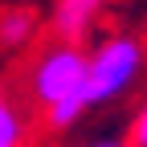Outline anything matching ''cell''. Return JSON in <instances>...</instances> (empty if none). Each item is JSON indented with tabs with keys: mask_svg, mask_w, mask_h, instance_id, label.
I'll return each instance as SVG.
<instances>
[{
	"mask_svg": "<svg viewBox=\"0 0 147 147\" xmlns=\"http://www.w3.org/2000/svg\"><path fill=\"white\" fill-rule=\"evenodd\" d=\"M143 69V49L135 37H110L86 57V78H82V102L94 106L106 98H119Z\"/></svg>",
	"mask_w": 147,
	"mask_h": 147,
	"instance_id": "1",
	"label": "cell"
},
{
	"mask_svg": "<svg viewBox=\"0 0 147 147\" xmlns=\"http://www.w3.org/2000/svg\"><path fill=\"white\" fill-rule=\"evenodd\" d=\"M82 78H86V53L78 45H57V49H49V53L37 57L33 94L45 106H57V102H69V98L82 102Z\"/></svg>",
	"mask_w": 147,
	"mask_h": 147,
	"instance_id": "2",
	"label": "cell"
},
{
	"mask_svg": "<svg viewBox=\"0 0 147 147\" xmlns=\"http://www.w3.org/2000/svg\"><path fill=\"white\" fill-rule=\"evenodd\" d=\"M106 0H57V8H53V29H57L65 41L74 37H82L90 29V21L98 16V8Z\"/></svg>",
	"mask_w": 147,
	"mask_h": 147,
	"instance_id": "3",
	"label": "cell"
},
{
	"mask_svg": "<svg viewBox=\"0 0 147 147\" xmlns=\"http://www.w3.org/2000/svg\"><path fill=\"white\" fill-rule=\"evenodd\" d=\"M37 33V16L29 8H8V12H0V45H21L29 41V37Z\"/></svg>",
	"mask_w": 147,
	"mask_h": 147,
	"instance_id": "4",
	"label": "cell"
},
{
	"mask_svg": "<svg viewBox=\"0 0 147 147\" xmlns=\"http://www.w3.org/2000/svg\"><path fill=\"white\" fill-rule=\"evenodd\" d=\"M21 115L8 102H0V147H21Z\"/></svg>",
	"mask_w": 147,
	"mask_h": 147,
	"instance_id": "5",
	"label": "cell"
},
{
	"mask_svg": "<svg viewBox=\"0 0 147 147\" xmlns=\"http://www.w3.org/2000/svg\"><path fill=\"white\" fill-rule=\"evenodd\" d=\"M131 135H135V147H147V106L139 110V119H135V131H131Z\"/></svg>",
	"mask_w": 147,
	"mask_h": 147,
	"instance_id": "6",
	"label": "cell"
},
{
	"mask_svg": "<svg viewBox=\"0 0 147 147\" xmlns=\"http://www.w3.org/2000/svg\"><path fill=\"white\" fill-rule=\"evenodd\" d=\"M90 147H119V143H90Z\"/></svg>",
	"mask_w": 147,
	"mask_h": 147,
	"instance_id": "7",
	"label": "cell"
}]
</instances>
